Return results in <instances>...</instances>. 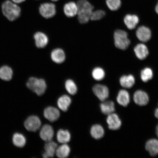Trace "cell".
<instances>
[{
	"label": "cell",
	"instance_id": "27",
	"mask_svg": "<svg viewBox=\"0 0 158 158\" xmlns=\"http://www.w3.org/2000/svg\"><path fill=\"white\" fill-rule=\"evenodd\" d=\"M70 153V148L66 143L62 144L57 147L56 152V155L59 158L68 157Z\"/></svg>",
	"mask_w": 158,
	"mask_h": 158
},
{
	"label": "cell",
	"instance_id": "19",
	"mask_svg": "<svg viewBox=\"0 0 158 158\" xmlns=\"http://www.w3.org/2000/svg\"><path fill=\"white\" fill-rule=\"evenodd\" d=\"M72 102V100L69 96L64 95L60 97L57 101L58 107L64 112L68 110Z\"/></svg>",
	"mask_w": 158,
	"mask_h": 158
},
{
	"label": "cell",
	"instance_id": "15",
	"mask_svg": "<svg viewBox=\"0 0 158 158\" xmlns=\"http://www.w3.org/2000/svg\"><path fill=\"white\" fill-rule=\"evenodd\" d=\"M57 144L55 142L51 141L47 142L44 145L45 151L43 154V157L44 158L53 157L56 155Z\"/></svg>",
	"mask_w": 158,
	"mask_h": 158
},
{
	"label": "cell",
	"instance_id": "38",
	"mask_svg": "<svg viewBox=\"0 0 158 158\" xmlns=\"http://www.w3.org/2000/svg\"><path fill=\"white\" fill-rule=\"evenodd\" d=\"M51 2H58L59 1V0H50Z\"/></svg>",
	"mask_w": 158,
	"mask_h": 158
},
{
	"label": "cell",
	"instance_id": "2",
	"mask_svg": "<svg viewBox=\"0 0 158 158\" xmlns=\"http://www.w3.org/2000/svg\"><path fill=\"white\" fill-rule=\"evenodd\" d=\"M2 10L3 15L10 21L15 20L21 15L20 8L16 3L11 1H6L3 2Z\"/></svg>",
	"mask_w": 158,
	"mask_h": 158
},
{
	"label": "cell",
	"instance_id": "20",
	"mask_svg": "<svg viewBox=\"0 0 158 158\" xmlns=\"http://www.w3.org/2000/svg\"><path fill=\"white\" fill-rule=\"evenodd\" d=\"M146 149L150 155L155 156L158 155V140L153 139L147 142L145 145Z\"/></svg>",
	"mask_w": 158,
	"mask_h": 158
},
{
	"label": "cell",
	"instance_id": "29",
	"mask_svg": "<svg viewBox=\"0 0 158 158\" xmlns=\"http://www.w3.org/2000/svg\"><path fill=\"white\" fill-rule=\"evenodd\" d=\"M65 87L67 91L72 95L76 94L77 91V87L76 83L72 80L69 79L65 82Z\"/></svg>",
	"mask_w": 158,
	"mask_h": 158
},
{
	"label": "cell",
	"instance_id": "22",
	"mask_svg": "<svg viewBox=\"0 0 158 158\" xmlns=\"http://www.w3.org/2000/svg\"><path fill=\"white\" fill-rule=\"evenodd\" d=\"M102 102L100 105V110L102 113L108 115L113 113L115 110L114 102L111 101H104Z\"/></svg>",
	"mask_w": 158,
	"mask_h": 158
},
{
	"label": "cell",
	"instance_id": "17",
	"mask_svg": "<svg viewBox=\"0 0 158 158\" xmlns=\"http://www.w3.org/2000/svg\"><path fill=\"white\" fill-rule=\"evenodd\" d=\"M136 56L140 60H143L149 54V51L147 46L143 44H137L134 48Z\"/></svg>",
	"mask_w": 158,
	"mask_h": 158
},
{
	"label": "cell",
	"instance_id": "35",
	"mask_svg": "<svg viewBox=\"0 0 158 158\" xmlns=\"http://www.w3.org/2000/svg\"><path fill=\"white\" fill-rule=\"evenodd\" d=\"M155 117L158 118V107L155 110Z\"/></svg>",
	"mask_w": 158,
	"mask_h": 158
},
{
	"label": "cell",
	"instance_id": "9",
	"mask_svg": "<svg viewBox=\"0 0 158 158\" xmlns=\"http://www.w3.org/2000/svg\"><path fill=\"white\" fill-rule=\"evenodd\" d=\"M54 135V129L49 124H45L41 127L40 136L41 139L45 142L52 141Z\"/></svg>",
	"mask_w": 158,
	"mask_h": 158
},
{
	"label": "cell",
	"instance_id": "3",
	"mask_svg": "<svg viewBox=\"0 0 158 158\" xmlns=\"http://www.w3.org/2000/svg\"><path fill=\"white\" fill-rule=\"evenodd\" d=\"M27 86L38 96L44 94L47 88L46 82L44 79L35 77H31L29 79L27 83Z\"/></svg>",
	"mask_w": 158,
	"mask_h": 158
},
{
	"label": "cell",
	"instance_id": "12",
	"mask_svg": "<svg viewBox=\"0 0 158 158\" xmlns=\"http://www.w3.org/2000/svg\"><path fill=\"white\" fill-rule=\"evenodd\" d=\"M44 116L49 121L54 122L58 120L60 117V113L58 109L49 106L44 110Z\"/></svg>",
	"mask_w": 158,
	"mask_h": 158
},
{
	"label": "cell",
	"instance_id": "7",
	"mask_svg": "<svg viewBox=\"0 0 158 158\" xmlns=\"http://www.w3.org/2000/svg\"><path fill=\"white\" fill-rule=\"evenodd\" d=\"M93 91L97 97L102 102L105 101L109 95V91L107 87L103 85H95L93 88Z\"/></svg>",
	"mask_w": 158,
	"mask_h": 158
},
{
	"label": "cell",
	"instance_id": "26",
	"mask_svg": "<svg viewBox=\"0 0 158 158\" xmlns=\"http://www.w3.org/2000/svg\"><path fill=\"white\" fill-rule=\"evenodd\" d=\"M56 138L59 143H67L70 141L71 134L68 130L60 129L57 132Z\"/></svg>",
	"mask_w": 158,
	"mask_h": 158
},
{
	"label": "cell",
	"instance_id": "24",
	"mask_svg": "<svg viewBox=\"0 0 158 158\" xmlns=\"http://www.w3.org/2000/svg\"><path fill=\"white\" fill-rule=\"evenodd\" d=\"M90 133L91 135L94 139H99L103 137L104 135V130L102 126L96 124L92 126Z\"/></svg>",
	"mask_w": 158,
	"mask_h": 158
},
{
	"label": "cell",
	"instance_id": "32",
	"mask_svg": "<svg viewBox=\"0 0 158 158\" xmlns=\"http://www.w3.org/2000/svg\"><path fill=\"white\" fill-rule=\"evenodd\" d=\"M153 72L151 68H147L142 70L141 73V78L144 82H147L152 78Z\"/></svg>",
	"mask_w": 158,
	"mask_h": 158
},
{
	"label": "cell",
	"instance_id": "31",
	"mask_svg": "<svg viewBox=\"0 0 158 158\" xmlns=\"http://www.w3.org/2000/svg\"><path fill=\"white\" fill-rule=\"evenodd\" d=\"M106 7L110 10L115 11L119 9L121 7V0H106Z\"/></svg>",
	"mask_w": 158,
	"mask_h": 158
},
{
	"label": "cell",
	"instance_id": "25",
	"mask_svg": "<svg viewBox=\"0 0 158 158\" xmlns=\"http://www.w3.org/2000/svg\"><path fill=\"white\" fill-rule=\"evenodd\" d=\"M135 79L132 75L123 76L120 79V83L123 87L130 88L135 84Z\"/></svg>",
	"mask_w": 158,
	"mask_h": 158
},
{
	"label": "cell",
	"instance_id": "5",
	"mask_svg": "<svg viewBox=\"0 0 158 158\" xmlns=\"http://www.w3.org/2000/svg\"><path fill=\"white\" fill-rule=\"evenodd\" d=\"M39 12L42 16L46 19H49L55 16L57 13L55 4L50 2L41 3L39 7Z\"/></svg>",
	"mask_w": 158,
	"mask_h": 158
},
{
	"label": "cell",
	"instance_id": "11",
	"mask_svg": "<svg viewBox=\"0 0 158 158\" xmlns=\"http://www.w3.org/2000/svg\"><path fill=\"white\" fill-rule=\"evenodd\" d=\"M133 100L138 105L145 106L149 102V97L147 93L143 90H138L134 93Z\"/></svg>",
	"mask_w": 158,
	"mask_h": 158
},
{
	"label": "cell",
	"instance_id": "37",
	"mask_svg": "<svg viewBox=\"0 0 158 158\" xmlns=\"http://www.w3.org/2000/svg\"><path fill=\"white\" fill-rule=\"evenodd\" d=\"M156 134L158 137V124L156 128Z\"/></svg>",
	"mask_w": 158,
	"mask_h": 158
},
{
	"label": "cell",
	"instance_id": "18",
	"mask_svg": "<svg viewBox=\"0 0 158 158\" xmlns=\"http://www.w3.org/2000/svg\"><path fill=\"white\" fill-rule=\"evenodd\" d=\"M139 19L135 15H127L124 19V23L128 29L133 30L135 28L139 23Z\"/></svg>",
	"mask_w": 158,
	"mask_h": 158
},
{
	"label": "cell",
	"instance_id": "36",
	"mask_svg": "<svg viewBox=\"0 0 158 158\" xmlns=\"http://www.w3.org/2000/svg\"><path fill=\"white\" fill-rule=\"evenodd\" d=\"M155 11H156V12L157 14L158 15V3H157V5L155 7Z\"/></svg>",
	"mask_w": 158,
	"mask_h": 158
},
{
	"label": "cell",
	"instance_id": "30",
	"mask_svg": "<svg viewBox=\"0 0 158 158\" xmlns=\"http://www.w3.org/2000/svg\"><path fill=\"white\" fill-rule=\"evenodd\" d=\"M92 76L96 81L103 80L105 77V72L104 69L100 67H96L92 70Z\"/></svg>",
	"mask_w": 158,
	"mask_h": 158
},
{
	"label": "cell",
	"instance_id": "21",
	"mask_svg": "<svg viewBox=\"0 0 158 158\" xmlns=\"http://www.w3.org/2000/svg\"><path fill=\"white\" fill-rule=\"evenodd\" d=\"M116 100L118 104L123 106H126L130 102L129 93L125 90H121L118 92Z\"/></svg>",
	"mask_w": 158,
	"mask_h": 158
},
{
	"label": "cell",
	"instance_id": "8",
	"mask_svg": "<svg viewBox=\"0 0 158 158\" xmlns=\"http://www.w3.org/2000/svg\"><path fill=\"white\" fill-rule=\"evenodd\" d=\"M63 13L67 17H74L77 15L78 8L77 3L70 1L65 4L63 6Z\"/></svg>",
	"mask_w": 158,
	"mask_h": 158
},
{
	"label": "cell",
	"instance_id": "23",
	"mask_svg": "<svg viewBox=\"0 0 158 158\" xmlns=\"http://www.w3.org/2000/svg\"><path fill=\"white\" fill-rule=\"evenodd\" d=\"M13 71L10 67L3 66L0 68V78L5 81L11 80L13 76Z\"/></svg>",
	"mask_w": 158,
	"mask_h": 158
},
{
	"label": "cell",
	"instance_id": "4",
	"mask_svg": "<svg viewBox=\"0 0 158 158\" xmlns=\"http://www.w3.org/2000/svg\"><path fill=\"white\" fill-rule=\"evenodd\" d=\"M114 40L116 48L122 50H125L130 44V41L128 39L127 33L122 30H117L114 31Z\"/></svg>",
	"mask_w": 158,
	"mask_h": 158
},
{
	"label": "cell",
	"instance_id": "6",
	"mask_svg": "<svg viewBox=\"0 0 158 158\" xmlns=\"http://www.w3.org/2000/svg\"><path fill=\"white\" fill-rule=\"evenodd\" d=\"M41 121L38 116L35 115L30 116L24 122L25 127L28 131L35 132L41 126Z\"/></svg>",
	"mask_w": 158,
	"mask_h": 158
},
{
	"label": "cell",
	"instance_id": "1",
	"mask_svg": "<svg viewBox=\"0 0 158 158\" xmlns=\"http://www.w3.org/2000/svg\"><path fill=\"white\" fill-rule=\"evenodd\" d=\"M78 6L77 18L82 24L88 23L90 20L91 15L94 10V6L88 0H78L76 2Z\"/></svg>",
	"mask_w": 158,
	"mask_h": 158
},
{
	"label": "cell",
	"instance_id": "14",
	"mask_svg": "<svg viewBox=\"0 0 158 158\" xmlns=\"http://www.w3.org/2000/svg\"><path fill=\"white\" fill-rule=\"evenodd\" d=\"M136 35L140 41L147 42L151 38V31L148 27L143 26L138 27L136 31Z\"/></svg>",
	"mask_w": 158,
	"mask_h": 158
},
{
	"label": "cell",
	"instance_id": "34",
	"mask_svg": "<svg viewBox=\"0 0 158 158\" xmlns=\"http://www.w3.org/2000/svg\"><path fill=\"white\" fill-rule=\"evenodd\" d=\"M13 2L15 3H20L23 2L25 0H11Z\"/></svg>",
	"mask_w": 158,
	"mask_h": 158
},
{
	"label": "cell",
	"instance_id": "16",
	"mask_svg": "<svg viewBox=\"0 0 158 158\" xmlns=\"http://www.w3.org/2000/svg\"><path fill=\"white\" fill-rule=\"evenodd\" d=\"M51 58L53 62L57 64H61L66 59V54L63 49L60 48H55L51 54Z\"/></svg>",
	"mask_w": 158,
	"mask_h": 158
},
{
	"label": "cell",
	"instance_id": "28",
	"mask_svg": "<svg viewBox=\"0 0 158 158\" xmlns=\"http://www.w3.org/2000/svg\"><path fill=\"white\" fill-rule=\"evenodd\" d=\"M12 141L14 145L19 148L24 147L26 143V139L24 136L19 133H15L14 134Z\"/></svg>",
	"mask_w": 158,
	"mask_h": 158
},
{
	"label": "cell",
	"instance_id": "39",
	"mask_svg": "<svg viewBox=\"0 0 158 158\" xmlns=\"http://www.w3.org/2000/svg\"></svg>",
	"mask_w": 158,
	"mask_h": 158
},
{
	"label": "cell",
	"instance_id": "13",
	"mask_svg": "<svg viewBox=\"0 0 158 158\" xmlns=\"http://www.w3.org/2000/svg\"><path fill=\"white\" fill-rule=\"evenodd\" d=\"M35 45L37 48H43L46 47L49 42L47 35L41 31L35 33L34 35Z\"/></svg>",
	"mask_w": 158,
	"mask_h": 158
},
{
	"label": "cell",
	"instance_id": "10",
	"mask_svg": "<svg viewBox=\"0 0 158 158\" xmlns=\"http://www.w3.org/2000/svg\"><path fill=\"white\" fill-rule=\"evenodd\" d=\"M106 122L109 129L112 130L119 129L122 125V122L117 114L112 113L108 115Z\"/></svg>",
	"mask_w": 158,
	"mask_h": 158
},
{
	"label": "cell",
	"instance_id": "33",
	"mask_svg": "<svg viewBox=\"0 0 158 158\" xmlns=\"http://www.w3.org/2000/svg\"><path fill=\"white\" fill-rule=\"evenodd\" d=\"M106 12L104 10L99 9L94 10L92 11L90 17V20L92 21L100 20L105 16Z\"/></svg>",
	"mask_w": 158,
	"mask_h": 158
}]
</instances>
